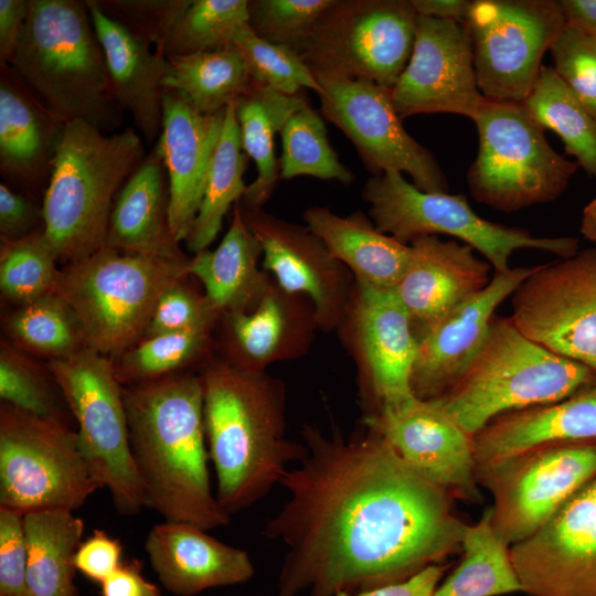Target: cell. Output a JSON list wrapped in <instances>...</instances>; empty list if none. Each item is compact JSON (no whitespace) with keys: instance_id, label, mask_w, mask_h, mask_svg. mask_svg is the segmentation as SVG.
<instances>
[{"instance_id":"obj_1","label":"cell","mask_w":596,"mask_h":596,"mask_svg":"<svg viewBox=\"0 0 596 596\" xmlns=\"http://www.w3.org/2000/svg\"><path fill=\"white\" fill-rule=\"evenodd\" d=\"M306 456L264 535L287 549L274 596L358 594L409 579L461 553L453 496L409 467L372 425L349 436L301 429Z\"/></svg>"},{"instance_id":"obj_2","label":"cell","mask_w":596,"mask_h":596,"mask_svg":"<svg viewBox=\"0 0 596 596\" xmlns=\"http://www.w3.org/2000/svg\"><path fill=\"white\" fill-rule=\"evenodd\" d=\"M123 394L145 507L205 531L227 525L211 489L200 374L124 386Z\"/></svg>"},{"instance_id":"obj_3","label":"cell","mask_w":596,"mask_h":596,"mask_svg":"<svg viewBox=\"0 0 596 596\" xmlns=\"http://www.w3.org/2000/svg\"><path fill=\"white\" fill-rule=\"evenodd\" d=\"M200 376L215 497L231 515L280 485L288 466L298 464L307 448L286 437V389L279 379L222 359L207 361Z\"/></svg>"},{"instance_id":"obj_4","label":"cell","mask_w":596,"mask_h":596,"mask_svg":"<svg viewBox=\"0 0 596 596\" xmlns=\"http://www.w3.org/2000/svg\"><path fill=\"white\" fill-rule=\"evenodd\" d=\"M145 157L132 128L106 135L84 120L63 124L42 204L57 260L78 262L106 246L116 196Z\"/></svg>"},{"instance_id":"obj_5","label":"cell","mask_w":596,"mask_h":596,"mask_svg":"<svg viewBox=\"0 0 596 596\" xmlns=\"http://www.w3.org/2000/svg\"><path fill=\"white\" fill-rule=\"evenodd\" d=\"M9 65L62 123L118 125L103 49L86 1L30 0Z\"/></svg>"},{"instance_id":"obj_6","label":"cell","mask_w":596,"mask_h":596,"mask_svg":"<svg viewBox=\"0 0 596 596\" xmlns=\"http://www.w3.org/2000/svg\"><path fill=\"white\" fill-rule=\"evenodd\" d=\"M595 380V370L551 352L510 318L494 316L466 370L434 400L473 437L502 414L565 400Z\"/></svg>"},{"instance_id":"obj_7","label":"cell","mask_w":596,"mask_h":596,"mask_svg":"<svg viewBox=\"0 0 596 596\" xmlns=\"http://www.w3.org/2000/svg\"><path fill=\"white\" fill-rule=\"evenodd\" d=\"M185 259L104 247L60 269L54 294L75 313L84 348L116 360L145 338L156 305L189 277Z\"/></svg>"},{"instance_id":"obj_8","label":"cell","mask_w":596,"mask_h":596,"mask_svg":"<svg viewBox=\"0 0 596 596\" xmlns=\"http://www.w3.org/2000/svg\"><path fill=\"white\" fill-rule=\"evenodd\" d=\"M473 120L479 150L467 183L480 203L513 212L557 199L578 164L558 155L522 103L485 98Z\"/></svg>"},{"instance_id":"obj_9","label":"cell","mask_w":596,"mask_h":596,"mask_svg":"<svg viewBox=\"0 0 596 596\" xmlns=\"http://www.w3.org/2000/svg\"><path fill=\"white\" fill-rule=\"evenodd\" d=\"M362 198L380 232L404 244L422 235L457 237L483 255L494 272H508L517 249H540L568 258L576 255L578 247L574 237H536L523 228L487 221L464 195L422 191L398 172L369 178Z\"/></svg>"},{"instance_id":"obj_10","label":"cell","mask_w":596,"mask_h":596,"mask_svg":"<svg viewBox=\"0 0 596 596\" xmlns=\"http://www.w3.org/2000/svg\"><path fill=\"white\" fill-rule=\"evenodd\" d=\"M99 488L77 430L1 403L0 507L74 511Z\"/></svg>"},{"instance_id":"obj_11","label":"cell","mask_w":596,"mask_h":596,"mask_svg":"<svg viewBox=\"0 0 596 596\" xmlns=\"http://www.w3.org/2000/svg\"><path fill=\"white\" fill-rule=\"evenodd\" d=\"M77 422L82 451L116 511L132 515L145 508L132 460L123 385L111 358L83 348L46 364Z\"/></svg>"},{"instance_id":"obj_12","label":"cell","mask_w":596,"mask_h":596,"mask_svg":"<svg viewBox=\"0 0 596 596\" xmlns=\"http://www.w3.org/2000/svg\"><path fill=\"white\" fill-rule=\"evenodd\" d=\"M411 0H334L299 53L315 76L392 88L412 54Z\"/></svg>"},{"instance_id":"obj_13","label":"cell","mask_w":596,"mask_h":596,"mask_svg":"<svg viewBox=\"0 0 596 596\" xmlns=\"http://www.w3.org/2000/svg\"><path fill=\"white\" fill-rule=\"evenodd\" d=\"M565 23L554 0L471 1L462 24L483 97L522 103L539 76L543 55Z\"/></svg>"},{"instance_id":"obj_14","label":"cell","mask_w":596,"mask_h":596,"mask_svg":"<svg viewBox=\"0 0 596 596\" xmlns=\"http://www.w3.org/2000/svg\"><path fill=\"white\" fill-rule=\"evenodd\" d=\"M596 476V441L539 446L476 466V478L493 497L492 523L509 544L542 528Z\"/></svg>"},{"instance_id":"obj_15","label":"cell","mask_w":596,"mask_h":596,"mask_svg":"<svg viewBox=\"0 0 596 596\" xmlns=\"http://www.w3.org/2000/svg\"><path fill=\"white\" fill-rule=\"evenodd\" d=\"M512 297L521 333L596 371V248L534 266Z\"/></svg>"},{"instance_id":"obj_16","label":"cell","mask_w":596,"mask_h":596,"mask_svg":"<svg viewBox=\"0 0 596 596\" xmlns=\"http://www.w3.org/2000/svg\"><path fill=\"white\" fill-rule=\"evenodd\" d=\"M322 87L320 114L353 143L373 174L407 173L425 192H447L435 157L404 128L390 88L362 79L316 76Z\"/></svg>"},{"instance_id":"obj_17","label":"cell","mask_w":596,"mask_h":596,"mask_svg":"<svg viewBox=\"0 0 596 596\" xmlns=\"http://www.w3.org/2000/svg\"><path fill=\"white\" fill-rule=\"evenodd\" d=\"M339 330L356 361L365 416L400 408L416 397L411 376L417 341L394 289L355 280Z\"/></svg>"},{"instance_id":"obj_18","label":"cell","mask_w":596,"mask_h":596,"mask_svg":"<svg viewBox=\"0 0 596 596\" xmlns=\"http://www.w3.org/2000/svg\"><path fill=\"white\" fill-rule=\"evenodd\" d=\"M390 93L402 120L439 113L472 119L485 97L465 25L417 15L412 54Z\"/></svg>"},{"instance_id":"obj_19","label":"cell","mask_w":596,"mask_h":596,"mask_svg":"<svg viewBox=\"0 0 596 596\" xmlns=\"http://www.w3.org/2000/svg\"><path fill=\"white\" fill-rule=\"evenodd\" d=\"M510 554L526 596H596V476Z\"/></svg>"},{"instance_id":"obj_20","label":"cell","mask_w":596,"mask_h":596,"mask_svg":"<svg viewBox=\"0 0 596 596\" xmlns=\"http://www.w3.org/2000/svg\"><path fill=\"white\" fill-rule=\"evenodd\" d=\"M242 213L262 246L263 269L287 292L310 300L319 329H339L353 294L352 273L306 225L263 209Z\"/></svg>"},{"instance_id":"obj_21","label":"cell","mask_w":596,"mask_h":596,"mask_svg":"<svg viewBox=\"0 0 596 596\" xmlns=\"http://www.w3.org/2000/svg\"><path fill=\"white\" fill-rule=\"evenodd\" d=\"M363 421L425 479L453 497L481 502L472 437L436 400L415 397L400 408L364 416Z\"/></svg>"},{"instance_id":"obj_22","label":"cell","mask_w":596,"mask_h":596,"mask_svg":"<svg viewBox=\"0 0 596 596\" xmlns=\"http://www.w3.org/2000/svg\"><path fill=\"white\" fill-rule=\"evenodd\" d=\"M533 268L494 272L485 289L416 337L411 386L417 398H438L453 386L481 347L497 307Z\"/></svg>"},{"instance_id":"obj_23","label":"cell","mask_w":596,"mask_h":596,"mask_svg":"<svg viewBox=\"0 0 596 596\" xmlns=\"http://www.w3.org/2000/svg\"><path fill=\"white\" fill-rule=\"evenodd\" d=\"M217 323L222 360L252 373L305 354L318 328L310 300L273 278L251 308L225 312Z\"/></svg>"},{"instance_id":"obj_24","label":"cell","mask_w":596,"mask_h":596,"mask_svg":"<svg viewBox=\"0 0 596 596\" xmlns=\"http://www.w3.org/2000/svg\"><path fill=\"white\" fill-rule=\"evenodd\" d=\"M409 246L407 267L394 290L418 337L487 287L490 264L471 246L435 235L418 236Z\"/></svg>"},{"instance_id":"obj_25","label":"cell","mask_w":596,"mask_h":596,"mask_svg":"<svg viewBox=\"0 0 596 596\" xmlns=\"http://www.w3.org/2000/svg\"><path fill=\"white\" fill-rule=\"evenodd\" d=\"M225 110L202 114L181 93L163 89L158 140L169 181L170 228L178 243L187 240L199 212Z\"/></svg>"},{"instance_id":"obj_26","label":"cell","mask_w":596,"mask_h":596,"mask_svg":"<svg viewBox=\"0 0 596 596\" xmlns=\"http://www.w3.org/2000/svg\"><path fill=\"white\" fill-rule=\"evenodd\" d=\"M145 551L162 586L177 596L243 584L255 575L246 551L185 522L164 521L152 526Z\"/></svg>"},{"instance_id":"obj_27","label":"cell","mask_w":596,"mask_h":596,"mask_svg":"<svg viewBox=\"0 0 596 596\" xmlns=\"http://www.w3.org/2000/svg\"><path fill=\"white\" fill-rule=\"evenodd\" d=\"M103 49L113 96L128 110L149 143L162 128V79L166 55L120 21L108 15L97 0H85Z\"/></svg>"},{"instance_id":"obj_28","label":"cell","mask_w":596,"mask_h":596,"mask_svg":"<svg viewBox=\"0 0 596 596\" xmlns=\"http://www.w3.org/2000/svg\"><path fill=\"white\" fill-rule=\"evenodd\" d=\"M575 441H596V380L565 400L502 414L472 437L476 466Z\"/></svg>"},{"instance_id":"obj_29","label":"cell","mask_w":596,"mask_h":596,"mask_svg":"<svg viewBox=\"0 0 596 596\" xmlns=\"http://www.w3.org/2000/svg\"><path fill=\"white\" fill-rule=\"evenodd\" d=\"M60 121L10 66L0 76V172L35 190L50 181Z\"/></svg>"},{"instance_id":"obj_30","label":"cell","mask_w":596,"mask_h":596,"mask_svg":"<svg viewBox=\"0 0 596 596\" xmlns=\"http://www.w3.org/2000/svg\"><path fill=\"white\" fill-rule=\"evenodd\" d=\"M106 247L168 259L188 258L171 233L169 181L158 139L116 196Z\"/></svg>"},{"instance_id":"obj_31","label":"cell","mask_w":596,"mask_h":596,"mask_svg":"<svg viewBox=\"0 0 596 596\" xmlns=\"http://www.w3.org/2000/svg\"><path fill=\"white\" fill-rule=\"evenodd\" d=\"M304 221L355 280L395 288L409 260V244L380 232L361 211L341 216L327 206H310Z\"/></svg>"},{"instance_id":"obj_32","label":"cell","mask_w":596,"mask_h":596,"mask_svg":"<svg viewBox=\"0 0 596 596\" xmlns=\"http://www.w3.org/2000/svg\"><path fill=\"white\" fill-rule=\"evenodd\" d=\"M262 246L245 223L241 207L235 204L230 227L214 251L194 254L188 275L198 278L204 296L220 315L246 310L260 297L270 276L259 269Z\"/></svg>"},{"instance_id":"obj_33","label":"cell","mask_w":596,"mask_h":596,"mask_svg":"<svg viewBox=\"0 0 596 596\" xmlns=\"http://www.w3.org/2000/svg\"><path fill=\"white\" fill-rule=\"evenodd\" d=\"M308 104L302 92L286 95L255 83L234 104L243 150L257 168L256 179L246 187L244 195L236 203L242 210H262L270 199L280 179L275 137L287 120Z\"/></svg>"},{"instance_id":"obj_34","label":"cell","mask_w":596,"mask_h":596,"mask_svg":"<svg viewBox=\"0 0 596 596\" xmlns=\"http://www.w3.org/2000/svg\"><path fill=\"white\" fill-rule=\"evenodd\" d=\"M84 522L70 510L24 514L28 545L26 596H79L74 583V554Z\"/></svg>"},{"instance_id":"obj_35","label":"cell","mask_w":596,"mask_h":596,"mask_svg":"<svg viewBox=\"0 0 596 596\" xmlns=\"http://www.w3.org/2000/svg\"><path fill=\"white\" fill-rule=\"evenodd\" d=\"M166 58L162 88L181 93L205 115L234 105L254 84L242 53L233 44L188 55L170 54Z\"/></svg>"},{"instance_id":"obj_36","label":"cell","mask_w":596,"mask_h":596,"mask_svg":"<svg viewBox=\"0 0 596 596\" xmlns=\"http://www.w3.org/2000/svg\"><path fill=\"white\" fill-rule=\"evenodd\" d=\"M458 566L436 587L432 596H501L523 593L510 545L498 534L488 507L480 519L467 524Z\"/></svg>"},{"instance_id":"obj_37","label":"cell","mask_w":596,"mask_h":596,"mask_svg":"<svg viewBox=\"0 0 596 596\" xmlns=\"http://www.w3.org/2000/svg\"><path fill=\"white\" fill-rule=\"evenodd\" d=\"M248 156L241 141L234 105L226 107L220 138L211 157L199 212L187 237V248L207 249L222 228L224 216L246 191L243 175Z\"/></svg>"},{"instance_id":"obj_38","label":"cell","mask_w":596,"mask_h":596,"mask_svg":"<svg viewBox=\"0 0 596 596\" xmlns=\"http://www.w3.org/2000/svg\"><path fill=\"white\" fill-rule=\"evenodd\" d=\"M531 116L555 132L578 167L596 177V117L553 67L542 66L533 88L522 102Z\"/></svg>"},{"instance_id":"obj_39","label":"cell","mask_w":596,"mask_h":596,"mask_svg":"<svg viewBox=\"0 0 596 596\" xmlns=\"http://www.w3.org/2000/svg\"><path fill=\"white\" fill-rule=\"evenodd\" d=\"M6 327L17 348L49 361L68 358L84 348L75 313L55 294L19 306Z\"/></svg>"},{"instance_id":"obj_40","label":"cell","mask_w":596,"mask_h":596,"mask_svg":"<svg viewBox=\"0 0 596 596\" xmlns=\"http://www.w3.org/2000/svg\"><path fill=\"white\" fill-rule=\"evenodd\" d=\"M212 330L204 327L143 338L114 360L118 381L129 386L182 373L207 354Z\"/></svg>"},{"instance_id":"obj_41","label":"cell","mask_w":596,"mask_h":596,"mask_svg":"<svg viewBox=\"0 0 596 596\" xmlns=\"http://www.w3.org/2000/svg\"><path fill=\"white\" fill-rule=\"evenodd\" d=\"M280 137V179L309 175L342 184L353 182V173L340 162L328 140L322 115L309 104L287 120Z\"/></svg>"},{"instance_id":"obj_42","label":"cell","mask_w":596,"mask_h":596,"mask_svg":"<svg viewBox=\"0 0 596 596\" xmlns=\"http://www.w3.org/2000/svg\"><path fill=\"white\" fill-rule=\"evenodd\" d=\"M43 226L20 240L1 242L0 290L19 306L54 294L60 269Z\"/></svg>"},{"instance_id":"obj_43","label":"cell","mask_w":596,"mask_h":596,"mask_svg":"<svg viewBox=\"0 0 596 596\" xmlns=\"http://www.w3.org/2000/svg\"><path fill=\"white\" fill-rule=\"evenodd\" d=\"M0 398L35 416L70 424L72 413L47 368L42 369L7 341L0 348Z\"/></svg>"},{"instance_id":"obj_44","label":"cell","mask_w":596,"mask_h":596,"mask_svg":"<svg viewBox=\"0 0 596 596\" xmlns=\"http://www.w3.org/2000/svg\"><path fill=\"white\" fill-rule=\"evenodd\" d=\"M248 0H191L174 25L164 55H188L232 45L248 22Z\"/></svg>"},{"instance_id":"obj_45","label":"cell","mask_w":596,"mask_h":596,"mask_svg":"<svg viewBox=\"0 0 596 596\" xmlns=\"http://www.w3.org/2000/svg\"><path fill=\"white\" fill-rule=\"evenodd\" d=\"M232 44L242 53L255 84L286 95H296L304 88L322 93L311 70L295 51L258 38L248 24L233 36Z\"/></svg>"},{"instance_id":"obj_46","label":"cell","mask_w":596,"mask_h":596,"mask_svg":"<svg viewBox=\"0 0 596 596\" xmlns=\"http://www.w3.org/2000/svg\"><path fill=\"white\" fill-rule=\"evenodd\" d=\"M334 0H248V26L260 39L300 53Z\"/></svg>"},{"instance_id":"obj_47","label":"cell","mask_w":596,"mask_h":596,"mask_svg":"<svg viewBox=\"0 0 596 596\" xmlns=\"http://www.w3.org/2000/svg\"><path fill=\"white\" fill-rule=\"evenodd\" d=\"M550 51L555 73L596 117V35L566 22Z\"/></svg>"},{"instance_id":"obj_48","label":"cell","mask_w":596,"mask_h":596,"mask_svg":"<svg viewBox=\"0 0 596 596\" xmlns=\"http://www.w3.org/2000/svg\"><path fill=\"white\" fill-rule=\"evenodd\" d=\"M100 8L164 55L167 41L191 0H97Z\"/></svg>"},{"instance_id":"obj_49","label":"cell","mask_w":596,"mask_h":596,"mask_svg":"<svg viewBox=\"0 0 596 596\" xmlns=\"http://www.w3.org/2000/svg\"><path fill=\"white\" fill-rule=\"evenodd\" d=\"M185 278L171 284L160 296L145 338L216 326L220 315L211 307L204 294L193 289Z\"/></svg>"},{"instance_id":"obj_50","label":"cell","mask_w":596,"mask_h":596,"mask_svg":"<svg viewBox=\"0 0 596 596\" xmlns=\"http://www.w3.org/2000/svg\"><path fill=\"white\" fill-rule=\"evenodd\" d=\"M24 514L0 507V596H26Z\"/></svg>"},{"instance_id":"obj_51","label":"cell","mask_w":596,"mask_h":596,"mask_svg":"<svg viewBox=\"0 0 596 596\" xmlns=\"http://www.w3.org/2000/svg\"><path fill=\"white\" fill-rule=\"evenodd\" d=\"M123 544L104 530L96 529L77 547L73 563L76 571L102 584L123 563Z\"/></svg>"},{"instance_id":"obj_52","label":"cell","mask_w":596,"mask_h":596,"mask_svg":"<svg viewBox=\"0 0 596 596\" xmlns=\"http://www.w3.org/2000/svg\"><path fill=\"white\" fill-rule=\"evenodd\" d=\"M43 223L42 206L23 193L0 183V237L1 242L20 240L30 235Z\"/></svg>"},{"instance_id":"obj_53","label":"cell","mask_w":596,"mask_h":596,"mask_svg":"<svg viewBox=\"0 0 596 596\" xmlns=\"http://www.w3.org/2000/svg\"><path fill=\"white\" fill-rule=\"evenodd\" d=\"M100 596H162L159 587L142 575V563L138 558L124 561L100 584Z\"/></svg>"},{"instance_id":"obj_54","label":"cell","mask_w":596,"mask_h":596,"mask_svg":"<svg viewBox=\"0 0 596 596\" xmlns=\"http://www.w3.org/2000/svg\"><path fill=\"white\" fill-rule=\"evenodd\" d=\"M30 0H0V65H9L23 33Z\"/></svg>"},{"instance_id":"obj_55","label":"cell","mask_w":596,"mask_h":596,"mask_svg":"<svg viewBox=\"0 0 596 596\" xmlns=\"http://www.w3.org/2000/svg\"><path fill=\"white\" fill-rule=\"evenodd\" d=\"M448 566L434 564L409 579L358 594L339 593L336 596H432Z\"/></svg>"},{"instance_id":"obj_56","label":"cell","mask_w":596,"mask_h":596,"mask_svg":"<svg viewBox=\"0 0 596 596\" xmlns=\"http://www.w3.org/2000/svg\"><path fill=\"white\" fill-rule=\"evenodd\" d=\"M417 15L464 23L469 0H411Z\"/></svg>"},{"instance_id":"obj_57","label":"cell","mask_w":596,"mask_h":596,"mask_svg":"<svg viewBox=\"0 0 596 596\" xmlns=\"http://www.w3.org/2000/svg\"><path fill=\"white\" fill-rule=\"evenodd\" d=\"M567 23L596 35V0L558 1Z\"/></svg>"},{"instance_id":"obj_58","label":"cell","mask_w":596,"mask_h":596,"mask_svg":"<svg viewBox=\"0 0 596 596\" xmlns=\"http://www.w3.org/2000/svg\"><path fill=\"white\" fill-rule=\"evenodd\" d=\"M581 232L587 240L596 243V198L583 211Z\"/></svg>"}]
</instances>
